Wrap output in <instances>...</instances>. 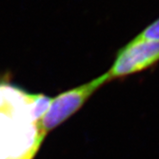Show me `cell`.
<instances>
[{
  "instance_id": "obj_1",
  "label": "cell",
  "mask_w": 159,
  "mask_h": 159,
  "mask_svg": "<svg viewBox=\"0 0 159 159\" xmlns=\"http://www.w3.org/2000/svg\"><path fill=\"white\" fill-rule=\"evenodd\" d=\"M109 81L110 78L106 73L88 83L63 92L52 98L48 110L38 122L44 136L46 137L51 131L75 114L100 87Z\"/></svg>"
},
{
  "instance_id": "obj_2",
  "label": "cell",
  "mask_w": 159,
  "mask_h": 159,
  "mask_svg": "<svg viewBox=\"0 0 159 159\" xmlns=\"http://www.w3.org/2000/svg\"><path fill=\"white\" fill-rule=\"evenodd\" d=\"M157 62H159V40L134 38L118 51L107 74L111 81L140 73Z\"/></svg>"
},
{
  "instance_id": "obj_3",
  "label": "cell",
  "mask_w": 159,
  "mask_h": 159,
  "mask_svg": "<svg viewBox=\"0 0 159 159\" xmlns=\"http://www.w3.org/2000/svg\"><path fill=\"white\" fill-rule=\"evenodd\" d=\"M138 40H159V18L134 37Z\"/></svg>"
}]
</instances>
